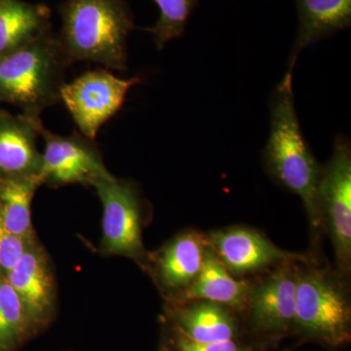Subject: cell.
I'll return each mask as SVG.
<instances>
[{"label":"cell","instance_id":"obj_3","mask_svg":"<svg viewBox=\"0 0 351 351\" xmlns=\"http://www.w3.org/2000/svg\"><path fill=\"white\" fill-rule=\"evenodd\" d=\"M71 64L53 32L0 57V103L16 106L29 117H40L46 108L61 103Z\"/></svg>","mask_w":351,"mask_h":351},{"label":"cell","instance_id":"obj_11","mask_svg":"<svg viewBox=\"0 0 351 351\" xmlns=\"http://www.w3.org/2000/svg\"><path fill=\"white\" fill-rule=\"evenodd\" d=\"M4 276L19 295L32 327L47 323L55 306V284L43 249L32 244Z\"/></svg>","mask_w":351,"mask_h":351},{"label":"cell","instance_id":"obj_5","mask_svg":"<svg viewBox=\"0 0 351 351\" xmlns=\"http://www.w3.org/2000/svg\"><path fill=\"white\" fill-rule=\"evenodd\" d=\"M138 76L122 80L110 71H87L62 88L61 101L80 134L96 140L101 127L121 110L129 90L140 84Z\"/></svg>","mask_w":351,"mask_h":351},{"label":"cell","instance_id":"obj_15","mask_svg":"<svg viewBox=\"0 0 351 351\" xmlns=\"http://www.w3.org/2000/svg\"><path fill=\"white\" fill-rule=\"evenodd\" d=\"M49 7L24 0H0V57L29 45L51 29Z\"/></svg>","mask_w":351,"mask_h":351},{"label":"cell","instance_id":"obj_20","mask_svg":"<svg viewBox=\"0 0 351 351\" xmlns=\"http://www.w3.org/2000/svg\"><path fill=\"white\" fill-rule=\"evenodd\" d=\"M158 7L159 17L156 24L149 27L154 44L162 50L166 44L180 38L199 0H154Z\"/></svg>","mask_w":351,"mask_h":351},{"label":"cell","instance_id":"obj_14","mask_svg":"<svg viewBox=\"0 0 351 351\" xmlns=\"http://www.w3.org/2000/svg\"><path fill=\"white\" fill-rule=\"evenodd\" d=\"M251 289L249 283L233 278L218 256L208 246L199 274L178 297L184 304L207 301L242 309L248 306Z\"/></svg>","mask_w":351,"mask_h":351},{"label":"cell","instance_id":"obj_2","mask_svg":"<svg viewBox=\"0 0 351 351\" xmlns=\"http://www.w3.org/2000/svg\"><path fill=\"white\" fill-rule=\"evenodd\" d=\"M60 12L58 38L71 64L92 62L127 71V40L136 27L125 0H66Z\"/></svg>","mask_w":351,"mask_h":351},{"label":"cell","instance_id":"obj_18","mask_svg":"<svg viewBox=\"0 0 351 351\" xmlns=\"http://www.w3.org/2000/svg\"><path fill=\"white\" fill-rule=\"evenodd\" d=\"M41 184L40 175L0 178V216L11 232L29 243L36 242L32 223V202Z\"/></svg>","mask_w":351,"mask_h":351},{"label":"cell","instance_id":"obj_13","mask_svg":"<svg viewBox=\"0 0 351 351\" xmlns=\"http://www.w3.org/2000/svg\"><path fill=\"white\" fill-rule=\"evenodd\" d=\"M299 29L289 59L287 73L293 75L302 50L351 25V0H295Z\"/></svg>","mask_w":351,"mask_h":351},{"label":"cell","instance_id":"obj_4","mask_svg":"<svg viewBox=\"0 0 351 351\" xmlns=\"http://www.w3.org/2000/svg\"><path fill=\"white\" fill-rule=\"evenodd\" d=\"M295 330L332 348L350 343V302L329 274L319 270L298 274Z\"/></svg>","mask_w":351,"mask_h":351},{"label":"cell","instance_id":"obj_19","mask_svg":"<svg viewBox=\"0 0 351 351\" xmlns=\"http://www.w3.org/2000/svg\"><path fill=\"white\" fill-rule=\"evenodd\" d=\"M32 328L19 295L0 274V351H14Z\"/></svg>","mask_w":351,"mask_h":351},{"label":"cell","instance_id":"obj_6","mask_svg":"<svg viewBox=\"0 0 351 351\" xmlns=\"http://www.w3.org/2000/svg\"><path fill=\"white\" fill-rule=\"evenodd\" d=\"M321 216L326 218L339 269L346 274L351 262V151L343 136L335 140L329 162L318 186Z\"/></svg>","mask_w":351,"mask_h":351},{"label":"cell","instance_id":"obj_12","mask_svg":"<svg viewBox=\"0 0 351 351\" xmlns=\"http://www.w3.org/2000/svg\"><path fill=\"white\" fill-rule=\"evenodd\" d=\"M43 127L40 117L0 110V178L39 175L43 156L38 140Z\"/></svg>","mask_w":351,"mask_h":351},{"label":"cell","instance_id":"obj_16","mask_svg":"<svg viewBox=\"0 0 351 351\" xmlns=\"http://www.w3.org/2000/svg\"><path fill=\"white\" fill-rule=\"evenodd\" d=\"M208 247L207 237L189 232L166 245L157 258L159 281L169 290H184L199 274Z\"/></svg>","mask_w":351,"mask_h":351},{"label":"cell","instance_id":"obj_23","mask_svg":"<svg viewBox=\"0 0 351 351\" xmlns=\"http://www.w3.org/2000/svg\"><path fill=\"white\" fill-rule=\"evenodd\" d=\"M159 351H170L169 350H168L167 348H161V350H159Z\"/></svg>","mask_w":351,"mask_h":351},{"label":"cell","instance_id":"obj_7","mask_svg":"<svg viewBox=\"0 0 351 351\" xmlns=\"http://www.w3.org/2000/svg\"><path fill=\"white\" fill-rule=\"evenodd\" d=\"M103 206L101 250L108 255L145 260L141 226V202L130 182L112 177L93 184Z\"/></svg>","mask_w":351,"mask_h":351},{"label":"cell","instance_id":"obj_10","mask_svg":"<svg viewBox=\"0 0 351 351\" xmlns=\"http://www.w3.org/2000/svg\"><path fill=\"white\" fill-rule=\"evenodd\" d=\"M292 263L251 289L248 307L252 326L258 332L276 336L295 329L298 274Z\"/></svg>","mask_w":351,"mask_h":351},{"label":"cell","instance_id":"obj_8","mask_svg":"<svg viewBox=\"0 0 351 351\" xmlns=\"http://www.w3.org/2000/svg\"><path fill=\"white\" fill-rule=\"evenodd\" d=\"M44 152L39 175L43 184L51 186L82 184L92 186L101 179L112 177L104 164L95 141L82 134L61 136L41 129Z\"/></svg>","mask_w":351,"mask_h":351},{"label":"cell","instance_id":"obj_1","mask_svg":"<svg viewBox=\"0 0 351 351\" xmlns=\"http://www.w3.org/2000/svg\"><path fill=\"white\" fill-rule=\"evenodd\" d=\"M293 75L285 73L270 99V133L265 151L269 172L301 197L313 228L322 221L318 186L321 177L319 164L314 158L302 135L295 112Z\"/></svg>","mask_w":351,"mask_h":351},{"label":"cell","instance_id":"obj_21","mask_svg":"<svg viewBox=\"0 0 351 351\" xmlns=\"http://www.w3.org/2000/svg\"><path fill=\"white\" fill-rule=\"evenodd\" d=\"M34 243H29L11 232L0 216V274H6L12 269L27 248Z\"/></svg>","mask_w":351,"mask_h":351},{"label":"cell","instance_id":"obj_17","mask_svg":"<svg viewBox=\"0 0 351 351\" xmlns=\"http://www.w3.org/2000/svg\"><path fill=\"white\" fill-rule=\"evenodd\" d=\"M175 318L178 332L199 343L232 341L237 334L235 318L226 306L207 301L184 302Z\"/></svg>","mask_w":351,"mask_h":351},{"label":"cell","instance_id":"obj_22","mask_svg":"<svg viewBox=\"0 0 351 351\" xmlns=\"http://www.w3.org/2000/svg\"><path fill=\"white\" fill-rule=\"evenodd\" d=\"M177 346L179 351H246L234 339L216 343H199L186 338L178 332Z\"/></svg>","mask_w":351,"mask_h":351},{"label":"cell","instance_id":"obj_9","mask_svg":"<svg viewBox=\"0 0 351 351\" xmlns=\"http://www.w3.org/2000/svg\"><path fill=\"white\" fill-rule=\"evenodd\" d=\"M208 246L230 272L246 274L265 269L274 263H306L302 254L278 248L263 234L245 228H232L212 232Z\"/></svg>","mask_w":351,"mask_h":351}]
</instances>
